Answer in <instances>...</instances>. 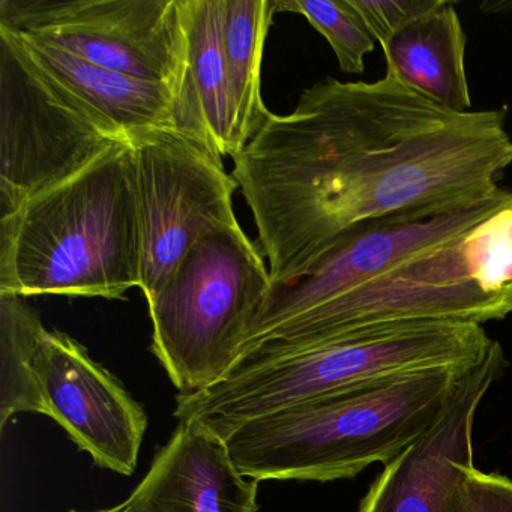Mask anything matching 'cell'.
Returning <instances> with one entry per match:
<instances>
[{
  "label": "cell",
  "mask_w": 512,
  "mask_h": 512,
  "mask_svg": "<svg viewBox=\"0 0 512 512\" xmlns=\"http://www.w3.org/2000/svg\"><path fill=\"white\" fill-rule=\"evenodd\" d=\"M272 284L364 230L478 205L512 164L503 110L452 112L386 71L326 77L232 158Z\"/></svg>",
  "instance_id": "obj_1"
},
{
  "label": "cell",
  "mask_w": 512,
  "mask_h": 512,
  "mask_svg": "<svg viewBox=\"0 0 512 512\" xmlns=\"http://www.w3.org/2000/svg\"><path fill=\"white\" fill-rule=\"evenodd\" d=\"M512 314V190L335 245L272 284L244 358H277L340 335L418 322L484 325Z\"/></svg>",
  "instance_id": "obj_2"
},
{
  "label": "cell",
  "mask_w": 512,
  "mask_h": 512,
  "mask_svg": "<svg viewBox=\"0 0 512 512\" xmlns=\"http://www.w3.org/2000/svg\"><path fill=\"white\" fill-rule=\"evenodd\" d=\"M140 287V227L130 142L0 220V293L127 298Z\"/></svg>",
  "instance_id": "obj_3"
},
{
  "label": "cell",
  "mask_w": 512,
  "mask_h": 512,
  "mask_svg": "<svg viewBox=\"0 0 512 512\" xmlns=\"http://www.w3.org/2000/svg\"><path fill=\"white\" fill-rule=\"evenodd\" d=\"M469 368L413 371L251 419L227 437L230 458L257 482L355 478L415 442Z\"/></svg>",
  "instance_id": "obj_4"
},
{
  "label": "cell",
  "mask_w": 512,
  "mask_h": 512,
  "mask_svg": "<svg viewBox=\"0 0 512 512\" xmlns=\"http://www.w3.org/2000/svg\"><path fill=\"white\" fill-rule=\"evenodd\" d=\"M496 340L484 325L418 322L340 335L277 358H245L217 385L176 395L175 418L226 440L251 419L413 371L472 367Z\"/></svg>",
  "instance_id": "obj_5"
},
{
  "label": "cell",
  "mask_w": 512,
  "mask_h": 512,
  "mask_svg": "<svg viewBox=\"0 0 512 512\" xmlns=\"http://www.w3.org/2000/svg\"><path fill=\"white\" fill-rule=\"evenodd\" d=\"M262 251L239 223L212 227L148 302L151 350L179 394L217 385L241 361L271 295Z\"/></svg>",
  "instance_id": "obj_6"
},
{
  "label": "cell",
  "mask_w": 512,
  "mask_h": 512,
  "mask_svg": "<svg viewBox=\"0 0 512 512\" xmlns=\"http://www.w3.org/2000/svg\"><path fill=\"white\" fill-rule=\"evenodd\" d=\"M125 140L0 28V220Z\"/></svg>",
  "instance_id": "obj_7"
},
{
  "label": "cell",
  "mask_w": 512,
  "mask_h": 512,
  "mask_svg": "<svg viewBox=\"0 0 512 512\" xmlns=\"http://www.w3.org/2000/svg\"><path fill=\"white\" fill-rule=\"evenodd\" d=\"M0 26L106 70L170 86L182 131L187 83L182 0H0Z\"/></svg>",
  "instance_id": "obj_8"
},
{
  "label": "cell",
  "mask_w": 512,
  "mask_h": 512,
  "mask_svg": "<svg viewBox=\"0 0 512 512\" xmlns=\"http://www.w3.org/2000/svg\"><path fill=\"white\" fill-rule=\"evenodd\" d=\"M136 170L140 227V287L158 295L190 248L212 227L238 223V182L223 158L175 128L128 136Z\"/></svg>",
  "instance_id": "obj_9"
},
{
  "label": "cell",
  "mask_w": 512,
  "mask_h": 512,
  "mask_svg": "<svg viewBox=\"0 0 512 512\" xmlns=\"http://www.w3.org/2000/svg\"><path fill=\"white\" fill-rule=\"evenodd\" d=\"M32 368L44 416L64 428L101 469L133 475L148 415L124 383L58 329H44Z\"/></svg>",
  "instance_id": "obj_10"
},
{
  "label": "cell",
  "mask_w": 512,
  "mask_h": 512,
  "mask_svg": "<svg viewBox=\"0 0 512 512\" xmlns=\"http://www.w3.org/2000/svg\"><path fill=\"white\" fill-rule=\"evenodd\" d=\"M506 361L499 341L452 389L436 421L383 467L358 512H448L473 463L476 412Z\"/></svg>",
  "instance_id": "obj_11"
},
{
  "label": "cell",
  "mask_w": 512,
  "mask_h": 512,
  "mask_svg": "<svg viewBox=\"0 0 512 512\" xmlns=\"http://www.w3.org/2000/svg\"><path fill=\"white\" fill-rule=\"evenodd\" d=\"M259 482L236 469L226 440L179 422L145 478L116 512H257Z\"/></svg>",
  "instance_id": "obj_12"
},
{
  "label": "cell",
  "mask_w": 512,
  "mask_h": 512,
  "mask_svg": "<svg viewBox=\"0 0 512 512\" xmlns=\"http://www.w3.org/2000/svg\"><path fill=\"white\" fill-rule=\"evenodd\" d=\"M13 34L46 76L113 133L128 139L136 131L151 128L181 131L178 98L170 86L106 70L38 38Z\"/></svg>",
  "instance_id": "obj_13"
},
{
  "label": "cell",
  "mask_w": 512,
  "mask_h": 512,
  "mask_svg": "<svg viewBox=\"0 0 512 512\" xmlns=\"http://www.w3.org/2000/svg\"><path fill=\"white\" fill-rule=\"evenodd\" d=\"M187 83L182 133L214 152L232 155V103L224 56L226 0H182Z\"/></svg>",
  "instance_id": "obj_14"
},
{
  "label": "cell",
  "mask_w": 512,
  "mask_h": 512,
  "mask_svg": "<svg viewBox=\"0 0 512 512\" xmlns=\"http://www.w3.org/2000/svg\"><path fill=\"white\" fill-rule=\"evenodd\" d=\"M386 71L452 112L472 110L466 35L454 5L439 0L382 47Z\"/></svg>",
  "instance_id": "obj_15"
},
{
  "label": "cell",
  "mask_w": 512,
  "mask_h": 512,
  "mask_svg": "<svg viewBox=\"0 0 512 512\" xmlns=\"http://www.w3.org/2000/svg\"><path fill=\"white\" fill-rule=\"evenodd\" d=\"M280 0H226L224 56L232 103V155L256 136L272 112L262 98L266 37Z\"/></svg>",
  "instance_id": "obj_16"
},
{
  "label": "cell",
  "mask_w": 512,
  "mask_h": 512,
  "mask_svg": "<svg viewBox=\"0 0 512 512\" xmlns=\"http://www.w3.org/2000/svg\"><path fill=\"white\" fill-rule=\"evenodd\" d=\"M44 329L40 314L23 296L0 293V431L17 413L44 415L32 368Z\"/></svg>",
  "instance_id": "obj_17"
},
{
  "label": "cell",
  "mask_w": 512,
  "mask_h": 512,
  "mask_svg": "<svg viewBox=\"0 0 512 512\" xmlns=\"http://www.w3.org/2000/svg\"><path fill=\"white\" fill-rule=\"evenodd\" d=\"M278 13L304 16L328 41L343 73H364L376 40L352 0H280Z\"/></svg>",
  "instance_id": "obj_18"
},
{
  "label": "cell",
  "mask_w": 512,
  "mask_h": 512,
  "mask_svg": "<svg viewBox=\"0 0 512 512\" xmlns=\"http://www.w3.org/2000/svg\"><path fill=\"white\" fill-rule=\"evenodd\" d=\"M448 512H512V479L470 467Z\"/></svg>",
  "instance_id": "obj_19"
},
{
  "label": "cell",
  "mask_w": 512,
  "mask_h": 512,
  "mask_svg": "<svg viewBox=\"0 0 512 512\" xmlns=\"http://www.w3.org/2000/svg\"><path fill=\"white\" fill-rule=\"evenodd\" d=\"M368 31L385 47L416 17L436 7L439 0H352Z\"/></svg>",
  "instance_id": "obj_20"
},
{
  "label": "cell",
  "mask_w": 512,
  "mask_h": 512,
  "mask_svg": "<svg viewBox=\"0 0 512 512\" xmlns=\"http://www.w3.org/2000/svg\"><path fill=\"white\" fill-rule=\"evenodd\" d=\"M70 512H79V511H70ZM95 512H116V509L115 508H112V509H106V511H95Z\"/></svg>",
  "instance_id": "obj_21"
}]
</instances>
